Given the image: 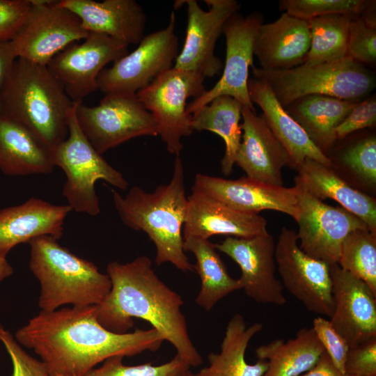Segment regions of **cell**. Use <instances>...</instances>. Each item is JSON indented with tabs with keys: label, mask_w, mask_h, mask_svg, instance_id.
I'll use <instances>...</instances> for the list:
<instances>
[{
	"label": "cell",
	"mask_w": 376,
	"mask_h": 376,
	"mask_svg": "<svg viewBox=\"0 0 376 376\" xmlns=\"http://www.w3.org/2000/svg\"><path fill=\"white\" fill-rule=\"evenodd\" d=\"M312 329L334 365L345 372V364L350 346L345 338L335 329L329 320L322 316L315 318Z\"/></svg>",
	"instance_id": "f35d334b"
},
{
	"label": "cell",
	"mask_w": 376,
	"mask_h": 376,
	"mask_svg": "<svg viewBox=\"0 0 376 376\" xmlns=\"http://www.w3.org/2000/svg\"><path fill=\"white\" fill-rule=\"evenodd\" d=\"M180 376H197L196 373H193L189 369L183 373Z\"/></svg>",
	"instance_id": "7dc6e473"
},
{
	"label": "cell",
	"mask_w": 376,
	"mask_h": 376,
	"mask_svg": "<svg viewBox=\"0 0 376 376\" xmlns=\"http://www.w3.org/2000/svg\"><path fill=\"white\" fill-rule=\"evenodd\" d=\"M187 198L183 238L208 240L215 235L249 238L268 233L267 221L259 214L236 211L196 192Z\"/></svg>",
	"instance_id": "7402d4cb"
},
{
	"label": "cell",
	"mask_w": 376,
	"mask_h": 376,
	"mask_svg": "<svg viewBox=\"0 0 376 376\" xmlns=\"http://www.w3.org/2000/svg\"><path fill=\"white\" fill-rule=\"evenodd\" d=\"M299 376H352L340 370L324 351L310 370Z\"/></svg>",
	"instance_id": "f6af8a7d"
},
{
	"label": "cell",
	"mask_w": 376,
	"mask_h": 376,
	"mask_svg": "<svg viewBox=\"0 0 376 376\" xmlns=\"http://www.w3.org/2000/svg\"><path fill=\"white\" fill-rule=\"evenodd\" d=\"M175 27V15L172 11L166 27L144 36L134 51L102 70L97 88L104 94H136L172 68L179 53Z\"/></svg>",
	"instance_id": "30bf717a"
},
{
	"label": "cell",
	"mask_w": 376,
	"mask_h": 376,
	"mask_svg": "<svg viewBox=\"0 0 376 376\" xmlns=\"http://www.w3.org/2000/svg\"><path fill=\"white\" fill-rule=\"evenodd\" d=\"M111 288L97 305L100 323L107 329L125 334L133 327L134 318L150 323L176 350L190 366L203 359L193 344L181 307V296L169 288L155 272L146 256L131 262L113 261L107 267Z\"/></svg>",
	"instance_id": "7a4b0ae2"
},
{
	"label": "cell",
	"mask_w": 376,
	"mask_h": 376,
	"mask_svg": "<svg viewBox=\"0 0 376 376\" xmlns=\"http://www.w3.org/2000/svg\"><path fill=\"white\" fill-rule=\"evenodd\" d=\"M57 240L40 236L29 242V268L40 285L41 311L52 312L67 304L81 307L99 304L111 290L109 276Z\"/></svg>",
	"instance_id": "5b68a950"
},
{
	"label": "cell",
	"mask_w": 376,
	"mask_h": 376,
	"mask_svg": "<svg viewBox=\"0 0 376 376\" xmlns=\"http://www.w3.org/2000/svg\"><path fill=\"white\" fill-rule=\"evenodd\" d=\"M345 372L352 376H376V338L350 347Z\"/></svg>",
	"instance_id": "7bdbcfd3"
},
{
	"label": "cell",
	"mask_w": 376,
	"mask_h": 376,
	"mask_svg": "<svg viewBox=\"0 0 376 376\" xmlns=\"http://www.w3.org/2000/svg\"><path fill=\"white\" fill-rule=\"evenodd\" d=\"M74 105L47 66L21 58L0 91V113L29 129L52 152L68 136Z\"/></svg>",
	"instance_id": "277c9868"
},
{
	"label": "cell",
	"mask_w": 376,
	"mask_h": 376,
	"mask_svg": "<svg viewBox=\"0 0 376 376\" xmlns=\"http://www.w3.org/2000/svg\"><path fill=\"white\" fill-rule=\"evenodd\" d=\"M128 45L104 34L90 32L55 55L47 65L51 74L75 103L97 88V77L104 67L128 53Z\"/></svg>",
	"instance_id": "5bb4252c"
},
{
	"label": "cell",
	"mask_w": 376,
	"mask_h": 376,
	"mask_svg": "<svg viewBox=\"0 0 376 376\" xmlns=\"http://www.w3.org/2000/svg\"><path fill=\"white\" fill-rule=\"evenodd\" d=\"M347 56L363 65L376 61V28L364 22L360 16L352 19L348 32Z\"/></svg>",
	"instance_id": "74e56055"
},
{
	"label": "cell",
	"mask_w": 376,
	"mask_h": 376,
	"mask_svg": "<svg viewBox=\"0 0 376 376\" xmlns=\"http://www.w3.org/2000/svg\"><path fill=\"white\" fill-rule=\"evenodd\" d=\"M334 310L330 322L350 347L376 338V295L361 280L330 266Z\"/></svg>",
	"instance_id": "d6986e66"
},
{
	"label": "cell",
	"mask_w": 376,
	"mask_h": 376,
	"mask_svg": "<svg viewBox=\"0 0 376 376\" xmlns=\"http://www.w3.org/2000/svg\"><path fill=\"white\" fill-rule=\"evenodd\" d=\"M253 77L265 81L285 108L310 95L360 101L375 86V76L350 56L317 65L302 64L289 70H266L253 65Z\"/></svg>",
	"instance_id": "8992f818"
},
{
	"label": "cell",
	"mask_w": 376,
	"mask_h": 376,
	"mask_svg": "<svg viewBox=\"0 0 376 376\" xmlns=\"http://www.w3.org/2000/svg\"><path fill=\"white\" fill-rule=\"evenodd\" d=\"M263 328L260 322L247 326L241 314H235L227 324L220 352L208 355L209 365L197 376H263L267 368L266 361L250 364L245 359L249 342Z\"/></svg>",
	"instance_id": "f1b7e54d"
},
{
	"label": "cell",
	"mask_w": 376,
	"mask_h": 376,
	"mask_svg": "<svg viewBox=\"0 0 376 376\" xmlns=\"http://www.w3.org/2000/svg\"><path fill=\"white\" fill-rule=\"evenodd\" d=\"M242 104L236 99L221 95L212 100L192 114L194 131H209L217 134L225 143L221 159V172L230 175L235 164V158L242 139Z\"/></svg>",
	"instance_id": "4dcf8cb0"
},
{
	"label": "cell",
	"mask_w": 376,
	"mask_h": 376,
	"mask_svg": "<svg viewBox=\"0 0 376 376\" xmlns=\"http://www.w3.org/2000/svg\"><path fill=\"white\" fill-rule=\"evenodd\" d=\"M0 340L13 363V376H50L46 365L25 352L10 333L0 325Z\"/></svg>",
	"instance_id": "ab89813d"
},
{
	"label": "cell",
	"mask_w": 376,
	"mask_h": 376,
	"mask_svg": "<svg viewBox=\"0 0 376 376\" xmlns=\"http://www.w3.org/2000/svg\"><path fill=\"white\" fill-rule=\"evenodd\" d=\"M242 139L235 164L246 177L262 182L283 186L282 169L290 166L288 154L272 133L263 115L247 107L242 108Z\"/></svg>",
	"instance_id": "ffe728a7"
},
{
	"label": "cell",
	"mask_w": 376,
	"mask_h": 376,
	"mask_svg": "<svg viewBox=\"0 0 376 376\" xmlns=\"http://www.w3.org/2000/svg\"><path fill=\"white\" fill-rule=\"evenodd\" d=\"M13 273V269L8 263L6 256L0 255V282Z\"/></svg>",
	"instance_id": "bcb514c9"
},
{
	"label": "cell",
	"mask_w": 376,
	"mask_h": 376,
	"mask_svg": "<svg viewBox=\"0 0 376 376\" xmlns=\"http://www.w3.org/2000/svg\"><path fill=\"white\" fill-rule=\"evenodd\" d=\"M353 17L330 15L308 20L311 46L304 64L317 65L347 56L348 32Z\"/></svg>",
	"instance_id": "d6a6232c"
},
{
	"label": "cell",
	"mask_w": 376,
	"mask_h": 376,
	"mask_svg": "<svg viewBox=\"0 0 376 376\" xmlns=\"http://www.w3.org/2000/svg\"><path fill=\"white\" fill-rule=\"evenodd\" d=\"M123 359L121 356L110 357L85 376H180L191 367L178 354L169 361L159 366L151 363L127 366L123 364Z\"/></svg>",
	"instance_id": "d590c367"
},
{
	"label": "cell",
	"mask_w": 376,
	"mask_h": 376,
	"mask_svg": "<svg viewBox=\"0 0 376 376\" xmlns=\"http://www.w3.org/2000/svg\"><path fill=\"white\" fill-rule=\"evenodd\" d=\"M324 351L312 327H304L294 338L275 339L255 352L258 360L267 362L263 376H299L313 367Z\"/></svg>",
	"instance_id": "f546056e"
},
{
	"label": "cell",
	"mask_w": 376,
	"mask_h": 376,
	"mask_svg": "<svg viewBox=\"0 0 376 376\" xmlns=\"http://www.w3.org/2000/svg\"><path fill=\"white\" fill-rule=\"evenodd\" d=\"M248 91L252 103L263 111L262 115L269 129L285 148L291 168L297 170L306 159L332 166L330 158L312 142L304 129L280 104L265 81L249 78Z\"/></svg>",
	"instance_id": "d4e9b609"
},
{
	"label": "cell",
	"mask_w": 376,
	"mask_h": 376,
	"mask_svg": "<svg viewBox=\"0 0 376 376\" xmlns=\"http://www.w3.org/2000/svg\"><path fill=\"white\" fill-rule=\"evenodd\" d=\"M68 205H54L31 197L26 202L0 210V255L16 245L40 236L62 237L63 224L72 211Z\"/></svg>",
	"instance_id": "603a6c76"
},
{
	"label": "cell",
	"mask_w": 376,
	"mask_h": 376,
	"mask_svg": "<svg viewBox=\"0 0 376 376\" xmlns=\"http://www.w3.org/2000/svg\"><path fill=\"white\" fill-rule=\"evenodd\" d=\"M299 217L296 233L299 247L329 266L337 264L342 244L352 231L368 228L359 218L341 207H333L298 185ZM369 229V228H368Z\"/></svg>",
	"instance_id": "9a60e30c"
},
{
	"label": "cell",
	"mask_w": 376,
	"mask_h": 376,
	"mask_svg": "<svg viewBox=\"0 0 376 376\" xmlns=\"http://www.w3.org/2000/svg\"><path fill=\"white\" fill-rule=\"evenodd\" d=\"M17 58L11 41H0V91L8 79Z\"/></svg>",
	"instance_id": "ee69618b"
},
{
	"label": "cell",
	"mask_w": 376,
	"mask_h": 376,
	"mask_svg": "<svg viewBox=\"0 0 376 376\" xmlns=\"http://www.w3.org/2000/svg\"><path fill=\"white\" fill-rule=\"evenodd\" d=\"M30 1L31 7L26 19L11 40L17 58L47 66L65 47L89 34L79 18L59 1Z\"/></svg>",
	"instance_id": "8fae6325"
},
{
	"label": "cell",
	"mask_w": 376,
	"mask_h": 376,
	"mask_svg": "<svg viewBox=\"0 0 376 376\" xmlns=\"http://www.w3.org/2000/svg\"><path fill=\"white\" fill-rule=\"evenodd\" d=\"M275 259L283 289L309 312L330 318L334 310L330 266L303 251L296 233L285 226L276 242Z\"/></svg>",
	"instance_id": "7c38bea8"
},
{
	"label": "cell",
	"mask_w": 376,
	"mask_h": 376,
	"mask_svg": "<svg viewBox=\"0 0 376 376\" xmlns=\"http://www.w3.org/2000/svg\"><path fill=\"white\" fill-rule=\"evenodd\" d=\"M275 246L274 238L269 233L249 238L227 237L214 244L217 250L240 267L241 290L249 297L260 304L283 306L286 297L276 276Z\"/></svg>",
	"instance_id": "e0dca14e"
},
{
	"label": "cell",
	"mask_w": 376,
	"mask_h": 376,
	"mask_svg": "<svg viewBox=\"0 0 376 376\" xmlns=\"http://www.w3.org/2000/svg\"><path fill=\"white\" fill-rule=\"evenodd\" d=\"M76 116L84 134L100 155L136 137L158 136L153 116L135 93H107L94 107L77 103Z\"/></svg>",
	"instance_id": "9c48e42d"
},
{
	"label": "cell",
	"mask_w": 376,
	"mask_h": 376,
	"mask_svg": "<svg viewBox=\"0 0 376 376\" xmlns=\"http://www.w3.org/2000/svg\"><path fill=\"white\" fill-rule=\"evenodd\" d=\"M201 75L172 68L156 77L136 94L153 116L158 135L167 151L179 155L182 139L194 132L192 115L187 111V100L197 98L207 90Z\"/></svg>",
	"instance_id": "ba28073f"
},
{
	"label": "cell",
	"mask_w": 376,
	"mask_h": 376,
	"mask_svg": "<svg viewBox=\"0 0 376 376\" xmlns=\"http://www.w3.org/2000/svg\"><path fill=\"white\" fill-rule=\"evenodd\" d=\"M52 151L29 129L0 113V170L9 175L47 174Z\"/></svg>",
	"instance_id": "4316f807"
},
{
	"label": "cell",
	"mask_w": 376,
	"mask_h": 376,
	"mask_svg": "<svg viewBox=\"0 0 376 376\" xmlns=\"http://www.w3.org/2000/svg\"><path fill=\"white\" fill-rule=\"evenodd\" d=\"M113 201L122 222L134 230L143 231L156 249L157 265L169 263L182 272L193 270L184 250L182 235L188 198L185 170L175 157L172 178L152 192L132 187L125 196L112 191Z\"/></svg>",
	"instance_id": "3957f363"
},
{
	"label": "cell",
	"mask_w": 376,
	"mask_h": 376,
	"mask_svg": "<svg viewBox=\"0 0 376 376\" xmlns=\"http://www.w3.org/2000/svg\"><path fill=\"white\" fill-rule=\"evenodd\" d=\"M74 13L88 32L107 35L127 45H138L144 36L147 15L134 0H61Z\"/></svg>",
	"instance_id": "44dd1931"
},
{
	"label": "cell",
	"mask_w": 376,
	"mask_h": 376,
	"mask_svg": "<svg viewBox=\"0 0 376 376\" xmlns=\"http://www.w3.org/2000/svg\"><path fill=\"white\" fill-rule=\"evenodd\" d=\"M344 165L365 182L376 183V138L370 136L359 140L344 151Z\"/></svg>",
	"instance_id": "8d00e7d4"
},
{
	"label": "cell",
	"mask_w": 376,
	"mask_h": 376,
	"mask_svg": "<svg viewBox=\"0 0 376 376\" xmlns=\"http://www.w3.org/2000/svg\"><path fill=\"white\" fill-rule=\"evenodd\" d=\"M76 104L69 115L68 136L53 150V159L66 175L62 194L68 205L77 212L96 216L100 207L95 182L102 180L121 190H126L129 183L86 138L77 120Z\"/></svg>",
	"instance_id": "52a82bcc"
},
{
	"label": "cell",
	"mask_w": 376,
	"mask_h": 376,
	"mask_svg": "<svg viewBox=\"0 0 376 376\" xmlns=\"http://www.w3.org/2000/svg\"><path fill=\"white\" fill-rule=\"evenodd\" d=\"M192 192L214 199L236 211L258 214L263 210L299 217L298 189L262 182L247 177L228 180L206 174L195 175Z\"/></svg>",
	"instance_id": "ac0fdd59"
},
{
	"label": "cell",
	"mask_w": 376,
	"mask_h": 376,
	"mask_svg": "<svg viewBox=\"0 0 376 376\" xmlns=\"http://www.w3.org/2000/svg\"><path fill=\"white\" fill-rule=\"evenodd\" d=\"M15 337L40 356L50 376H85L110 357L155 352L165 340L153 328L125 334L107 329L97 320V305L40 311Z\"/></svg>",
	"instance_id": "6da1fadb"
},
{
	"label": "cell",
	"mask_w": 376,
	"mask_h": 376,
	"mask_svg": "<svg viewBox=\"0 0 376 376\" xmlns=\"http://www.w3.org/2000/svg\"><path fill=\"white\" fill-rule=\"evenodd\" d=\"M183 239L185 251L191 252L196 258V263L193 268L201 279V286L196 303L210 311L221 299L241 290L240 283L228 274L214 244L194 237Z\"/></svg>",
	"instance_id": "1f68e13d"
},
{
	"label": "cell",
	"mask_w": 376,
	"mask_h": 376,
	"mask_svg": "<svg viewBox=\"0 0 376 376\" xmlns=\"http://www.w3.org/2000/svg\"><path fill=\"white\" fill-rule=\"evenodd\" d=\"M297 171L296 185L322 201H336L376 233V202L373 197L353 188L331 167L317 161L306 159Z\"/></svg>",
	"instance_id": "484cf974"
},
{
	"label": "cell",
	"mask_w": 376,
	"mask_h": 376,
	"mask_svg": "<svg viewBox=\"0 0 376 376\" xmlns=\"http://www.w3.org/2000/svg\"><path fill=\"white\" fill-rule=\"evenodd\" d=\"M376 122V100L373 97L359 101L338 125L335 134L342 139L361 129L370 127Z\"/></svg>",
	"instance_id": "60d3db41"
},
{
	"label": "cell",
	"mask_w": 376,
	"mask_h": 376,
	"mask_svg": "<svg viewBox=\"0 0 376 376\" xmlns=\"http://www.w3.org/2000/svg\"><path fill=\"white\" fill-rule=\"evenodd\" d=\"M337 264L376 295V233L368 228L350 233L342 244Z\"/></svg>",
	"instance_id": "836d02e7"
},
{
	"label": "cell",
	"mask_w": 376,
	"mask_h": 376,
	"mask_svg": "<svg viewBox=\"0 0 376 376\" xmlns=\"http://www.w3.org/2000/svg\"><path fill=\"white\" fill-rule=\"evenodd\" d=\"M368 0H281L280 10L304 20L330 15L359 16L368 6Z\"/></svg>",
	"instance_id": "e575fe53"
},
{
	"label": "cell",
	"mask_w": 376,
	"mask_h": 376,
	"mask_svg": "<svg viewBox=\"0 0 376 376\" xmlns=\"http://www.w3.org/2000/svg\"><path fill=\"white\" fill-rule=\"evenodd\" d=\"M263 22V14L258 12L246 16L237 12L226 21L222 31L226 45L223 73L212 88L187 104L189 114L221 95L232 97L256 111L249 95L248 81L249 70L253 65L255 40Z\"/></svg>",
	"instance_id": "4fadbf2b"
},
{
	"label": "cell",
	"mask_w": 376,
	"mask_h": 376,
	"mask_svg": "<svg viewBox=\"0 0 376 376\" xmlns=\"http://www.w3.org/2000/svg\"><path fill=\"white\" fill-rule=\"evenodd\" d=\"M359 102L310 95L295 100L285 109L327 155L336 141V127Z\"/></svg>",
	"instance_id": "83f0119b"
},
{
	"label": "cell",
	"mask_w": 376,
	"mask_h": 376,
	"mask_svg": "<svg viewBox=\"0 0 376 376\" xmlns=\"http://www.w3.org/2000/svg\"><path fill=\"white\" fill-rule=\"evenodd\" d=\"M310 46L308 21L283 13L276 20L260 26L253 55L260 68L289 70L305 63Z\"/></svg>",
	"instance_id": "cb8c5ba5"
},
{
	"label": "cell",
	"mask_w": 376,
	"mask_h": 376,
	"mask_svg": "<svg viewBox=\"0 0 376 376\" xmlns=\"http://www.w3.org/2000/svg\"><path fill=\"white\" fill-rule=\"evenodd\" d=\"M204 10L196 0L184 1L187 6V24L183 47L173 68L196 72L205 77L220 74L224 64L214 54L217 41L226 21L239 12L235 0H205Z\"/></svg>",
	"instance_id": "2e32d148"
},
{
	"label": "cell",
	"mask_w": 376,
	"mask_h": 376,
	"mask_svg": "<svg viewBox=\"0 0 376 376\" xmlns=\"http://www.w3.org/2000/svg\"><path fill=\"white\" fill-rule=\"evenodd\" d=\"M30 0H0V41H11L31 9Z\"/></svg>",
	"instance_id": "b9f144b4"
},
{
	"label": "cell",
	"mask_w": 376,
	"mask_h": 376,
	"mask_svg": "<svg viewBox=\"0 0 376 376\" xmlns=\"http://www.w3.org/2000/svg\"><path fill=\"white\" fill-rule=\"evenodd\" d=\"M53 376H65V375H53Z\"/></svg>",
	"instance_id": "c3c4849f"
}]
</instances>
